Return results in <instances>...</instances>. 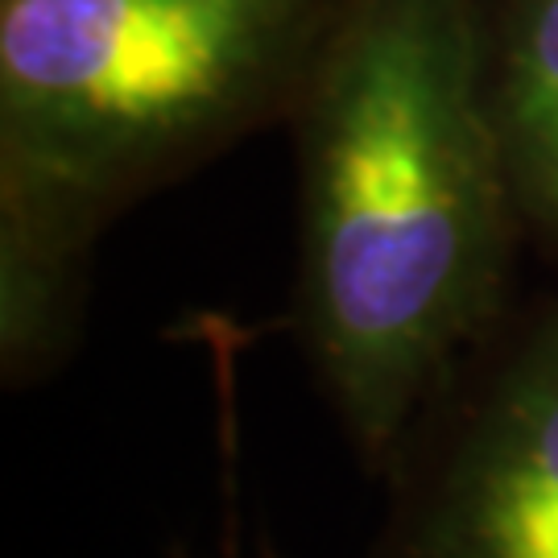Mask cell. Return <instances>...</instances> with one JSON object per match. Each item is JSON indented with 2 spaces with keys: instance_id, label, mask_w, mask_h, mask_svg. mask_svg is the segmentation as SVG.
Here are the masks:
<instances>
[{
  "instance_id": "obj_1",
  "label": "cell",
  "mask_w": 558,
  "mask_h": 558,
  "mask_svg": "<svg viewBox=\"0 0 558 558\" xmlns=\"http://www.w3.org/2000/svg\"><path fill=\"white\" fill-rule=\"evenodd\" d=\"M299 336L356 456L389 472L509 315L525 240L484 71V0H343L286 120Z\"/></svg>"
},
{
  "instance_id": "obj_5",
  "label": "cell",
  "mask_w": 558,
  "mask_h": 558,
  "mask_svg": "<svg viewBox=\"0 0 558 558\" xmlns=\"http://www.w3.org/2000/svg\"><path fill=\"white\" fill-rule=\"evenodd\" d=\"M96 236L75 223L0 203V373L9 389L46 380L71 356Z\"/></svg>"
},
{
  "instance_id": "obj_3",
  "label": "cell",
  "mask_w": 558,
  "mask_h": 558,
  "mask_svg": "<svg viewBox=\"0 0 558 558\" xmlns=\"http://www.w3.org/2000/svg\"><path fill=\"white\" fill-rule=\"evenodd\" d=\"M389 476L377 558H558V286L505 315Z\"/></svg>"
},
{
  "instance_id": "obj_2",
  "label": "cell",
  "mask_w": 558,
  "mask_h": 558,
  "mask_svg": "<svg viewBox=\"0 0 558 558\" xmlns=\"http://www.w3.org/2000/svg\"><path fill=\"white\" fill-rule=\"evenodd\" d=\"M343 0H0V203L100 236L290 120Z\"/></svg>"
},
{
  "instance_id": "obj_4",
  "label": "cell",
  "mask_w": 558,
  "mask_h": 558,
  "mask_svg": "<svg viewBox=\"0 0 558 558\" xmlns=\"http://www.w3.org/2000/svg\"><path fill=\"white\" fill-rule=\"evenodd\" d=\"M484 71L525 240L558 260V0H484Z\"/></svg>"
}]
</instances>
